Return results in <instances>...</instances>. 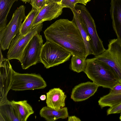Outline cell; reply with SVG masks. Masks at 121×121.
<instances>
[{
    "instance_id": "obj_1",
    "label": "cell",
    "mask_w": 121,
    "mask_h": 121,
    "mask_svg": "<svg viewBox=\"0 0 121 121\" xmlns=\"http://www.w3.org/2000/svg\"><path fill=\"white\" fill-rule=\"evenodd\" d=\"M47 40L54 43L73 55L86 59V51L79 29L72 21L61 19L51 24L44 32Z\"/></svg>"
},
{
    "instance_id": "obj_2",
    "label": "cell",
    "mask_w": 121,
    "mask_h": 121,
    "mask_svg": "<svg viewBox=\"0 0 121 121\" xmlns=\"http://www.w3.org/2000/svg\"><path fill=\"white\" fill-rule=\"evenodd\" d=\"M86 60V64L84 72L99 86L111 89L119 83L115 72L106 64L95 57Z\"/></svg>"
},
{
    "instance_id": "obj_3",
    "label": "cell",
    "mask_w": 121,
    "mask_h": 121,
    "mask_svg": "<svg viewBox=\"0 0 121 121\" xmlns=\"http://www.w3.org/2000/svg\"><path fill=\"white\" fill-rule=\"evenodd\" d=\"M72 54L58 45L47 40L43 44L40 62L47 69L57 66L69 60Z\"/></svg>"
},
{
    "instance_id": "obj_4",
    "label": "cell",
    "mask_w": 121,
    "mask_h": 121,
    "mask_svg": "<svg viewBox=\"0 0 121 121\" xmlns=\"http://www.w3.org/2000/svg\"><path fill=\"white\" fill-rule=\"evenodd\" d=\"M25 9L23 5L17 8L9 23L3 30L0 31V46L3 51L9 49L12 40L19 32L22 22L26 17Z\"/></svg>"
},
{
    "instance_id": "obj_5",
    "label": "cell",
    "mask_w": 121,
    "mask_h": 121,
    "mask_svg": "<svg viewBox=\"0 0 121 121\" xmlns=\"http://www.w3.org/2000/svg\"><path fill=\"white\" fill-rule=\"evenodd\" d=\"M47 86L39 74L21 73L13 71L11 89L15 91L43 89Z\"/></svg>"
},
{
    "instance_id": "obj_6",
    "label": "cell",
    "mask_w": 121,
    "mask_h": 121,
    "mask_svg": "<svg viewBox=\"0 0 121 121\" xmlns=\"http://www.w3.org/2000/svg\"><path fill=\"white\" fill-rule=\"evenodd\" d=\"M75 8L82 17L91 41L93 55L98 56L105 50L97 34L94 19L85 5L76 4Z\"/></svg>"
},
{
    "instance_id": "obj_7",
    "label": "cell",
    "mask_w": 121,
    "mask_h": 121,
    "mask_svg": "<svg viewBox=\"0 0 121 121\" xmlns=\"http://www.w3.org/2000/svg\"><path fill=\"white\" fill-rule=\"evenodd\" d=\"M94 57L111 67L117 74L119 83H121V45L117 39L110 40L108 49Z\"/></svg>"
},
{
    "instance_id": "obj_8",
    "label": "cell",
    "mask_w": 121,
    "mask_h": 121,
    "mask_svg": "<svg viewBox=\"0 0 121 121\" xmlns=\"http://www.w3.org/2000/svg\"><path fill=\"white\" fill-rule=\"evenodd\" d=\"M42 23L33 27L31 30L25 35H21L19 32L12 40L7 54L9 60L16 59L20 62L23 52L29 42L37 33L42 30Z\"/></svg>"
},
{
    "instance_id": "obj_9",
    "label": "cell",
    "mask_w": 121,
    "mask_h": 121,
    "mask_svg": "<svg viewBox=\"0 0 121 121\" xmlns=\"http://www.w3.org/2000/svg\"><path fill=\"white\" fill-rule=\"evenodd\" d=\"M43 41L42 35L38 33L30 40L24 50L20 62L23 69H27L40 62Z\"/></svg>"
},
{
    "instance_id": "obj_10",
    "label": "cell",
    "mask_w": 121,
    "mask_h": 121,
    "mask_svg": "<svg viewBox=\"0 0 121 121\" xmlns=\"http://www.w3.org/2000/svg\"><path fill=\"white\" fill-rule=\"evenodd\" d=\"M0 104L8 100V93L11 89L14 70L9 60L4 58L0 63Z\"/></svg>"
},
{
    "instance_id": "obj_11",
    "label": "cell",
    "mask_w": 121,
    "mask_h": 121,
    "mask_svg": "<svg viewBox=\"0 0 121 121\" xmlns=\"http://www.w3.org/2000/svg\"><path fill=\"white\" fill-rule=\"evenodd\" d=\"M64 8L60 4L51 3L47 4L40 10L36 17L32 28L46 21H50L58 17L62 13Z\"/></svg>"
},
{
    "instance_id": "obj_12",
    "label": "cell",
    "mask_w": 121,
    "mask_h": 121,
    "mask_svg": "<svg viewBox=\"0 0 121 121\" xmlns=\"http://www.w3.org/2000/svg\"><path fill=\"white\" fill-rule=\"evenodd\" d=\"M99 87L93 82H87L80 83L73 88L71 98L75 102L85 100L94 95Z\"/></svg>"
},
{
    "instance_id": "obj_13",
    "label": "cell",
    "mask_w": 121,
    "mask_h": 121,
    "mask_svg": "<svg viewBox=\"0 0 121 121\" xmlns=\"http://www.w3.org/2000/svg\"><path fill=\"white\" fill-rule=\"evenodd\" d=\"M110 4L113 28L121 45V0H111Z\"/></svg>"
},
{
    "instance_id": "obj_14",
    "label": "cell",
    "mask_w": 121,
    "mask_h": 121,
    "mask_svg": "<svg viewBox=\"0 0 121 121\" xmlns=\"http://www.w3.org/2000/svg\"><path fill=\"white\" fill-rule=\"evenodd\" d=\"M73 16L72 21L79 29L83 38L86 51V57L93 54L92 45L91 39L89 36L84 22L81 16L75 8L71 9Z\"/></svg>"
},
{
    "instance_id": "obj_15",
    "label": "cell",
    "mask_w": 121,
    "mask_h": 121,
    "mask_svg": "<svg viewBox=\"0 0 121 121\" xmlns=\"http://www.w3.org/2000/svg\"><path fill=\"white\" fill-rule=\"evenodd\" d=\"M66 97L64 92L60 88L51 89L46 93L47 105L55 109L63 108L65 106Z\"/></svg>"
},
{
    "instance_id": "obj_16",
    "label": "cell",
    "mask_w": 121,
    "mask_h": 121,
    "mask_svg": "<svg viewBox=\"0 0 121 121\" xmlns=\"http://www.w3.org/2000/svg\"><path fill=\"white\" fill-rule=\"evenodd\" d=\"M39 114L48 121H54L60 118L65 119L68 117V110L66 107L55 109L47 106H45L40 110Z\"/></svg>"
},
{
    "instance_id": "obj_17",
    "label": "cell",
    "mask_w": 121,
    "mask_h": 121,
    "mask_svg": "<svg viewBox=\"0 0 121 121\" xmlns=\"http://www.w3.org/2000/svg\"><path fill=\"white\" fill-rule=\"evenodd\" d=\"M0 121H20L16 108L11 101L0 104Z\"/></svg>"
},
{
    "instance_id": "obj_18",
    "label": "cell",
    "mask_w": 121,
    "mask_h": 121,
    "mask_svg": "<svg viewBox=\"0 0 121 121\" xmlns=\"http://www.w3.org/2000/svg\"><path fill=\"white\" fill-rule=\"evenodd\" d=\"M98 103L101 108L111 107L121 103V91L111 89L108 94L100 98Z\"/></svg>"
},
{
    "instance_id": "obj_19",
    "label": "cell",
    "mask_w": 121,
    "mask_h": 121,
    "mask_svg": "<svg viewBox=\"0 0 121 121\" xmlns=\"http://www.w3.org/2000/svg\"><path fill=\"white\" fill-rule=\"evenodd\" d=\"M17 111L20 121H26L29 117L34 113L31 105L26 100L11 101Z\"/></svg>"
},
{
    "instance_id": "obj_20",
    "label": "cell",
    "mask_w": 121,
    "mask_h": 121,
    "mask_svg": "<svg viewBox=\"0 0 121 121\" xmlns=\"http://www.w3.org/2000/svg\"><path fill=\"white\" fill-rule=\"evenodd\" d=\"M18 0H0V31L6 26L7 17L13 3Z\"/></svg>"
},
{
    "instance_id": "obj_21",
    "label": "cell",
    "mask_w": 121,
    "mask_h": 121,
    "mask_svg": "<svg viewBox=\"0 0 121 121\" xmlns=\"http://www.w3.org/2000/svg\"><path fill=\"white\" fill-rule=\"evenodd\" d=\"M39 11L32 8L31 10L28 13L22 23L19 32L22 35H25L29 32L32 28V25Z\"/></svg>"
},
{
    "instance_id": "obj_22",
    "label": "cell",
    "mask_w": 121,
    "mask_h": 121,
    "mask_svg": "<svg viewBox=\"0 0 121 121\" xmlns=\"http://www.w3.org/2000/svg\"><path fill=\"white\" fill-rule=\"evenodd\" d=\"M86 64V59L77 56L72 55L70 67L72 70L78 73L84 72Z\"/></svg>"
},
{
    "instance_id": "obj_23",
    "label": "cell",
    "mask_w": 121,
    "mask_h": 121,
    "mask_svg": "<svg viewBox=\"0 0 121 121\" xmlns=\"http://www.w3.org/2000/svg\"><path fill=\"white\" fill-rule=\"evenodd\" d=\"M30 2L32 8L39 11L47 4L46 0H30Z\"/></svg>"
},
{
    "instance_id": "obj_24",
    "label": "cell",
    "mask_w": 121,
    "mask_h": 121,
    "mask_svg": "<svg viewBox=\"0 0 121 121\" xmlns=\"http://www.w3.org/2000/svg\"><path fill=\"white\" fill-rule=\"evenodd\" d=\"M80 3L79 0H62L60 3L61 6L63 8H67L71 9L75 8L77 3Z\"/></svg>"
},
{
    "instance_id": "obj_25",
    "label": "cell",
    "mask_w": 121,
    "mask_h": 121,
    "mask_svg": "<svg viewBox=\"0 0 121 121\" xmlns=\"http://www.w3.org/2000/svg\"><path fill=\"white\" fill-rule=\"evenodd\" d=\"M121 112V103L110 107L107 110V115L110 114L118 113Z\"/></svg>"
},
{
    "instance_id": "obj_26",
    "label": "cell",
    "mask_w": 121,
    "mask_h": 121,
    "mask_svg": "<svg viewBox=\"0 0 121 121\" xmlns=\"http://www.w3.org/2000/svg\"><path fill=\"white\" fill-rule=\"evenodd\" d=\"M68 121H80L81 120L79 118L74 116L68 117Z\"/></svg>"
},
{
    "instance_id": "obj_27",
    "label": "cell",
    "mask_w": 121,
    "mask_h": 121,
    "mask_svg": "<svg viewBox=\"0 0 121 121\" xmlns=\"http://www.w3.org/2000/svg\"><path fill=\"white\" fill-rule=\"evenodd\" d=\"M62 0H46L47 4L51 3H56L60 4Z\"/></svg>"
},
{
    "instance_id": "obj_28",
    "label": "cell",
    "mask_w": 121,
    "mask_h": 121,
    "mask_svg": "<svg viewBox=\"0 0 121 121\" xmlns=\"http://www.w3.org/2000/svg\"><path fill=\"white\" fill-rule=\"evenodd\" d=\"M80 3L86 5L87 3L90 1L91 0H79Z\"/></svg>"
},
{
    "instance_id": "obj_29",
    "label": "cell",
    "mask_w": 121,
    "mask_h": 121,
    "mask_svg": "<svg viewBox=\"0 0 121 121\" xmlns=\"http://www.w3.org/2000/svg\"><path fill=\"white\" fill-rule=\"evenodd\" d=\"M40 98L41 100H44L46 99V96L45 95H42L40 96Z\"/></svg>"
},
{
    "instance_id": "obj_30",
    "label": "cell",
    "mask_w": 121,
    "mask_h": 121,
    "mask_svg": "<svg viewBox=\"0 0 121 121\" xmlns=\"http://www.w3.org/2000/svg\"><path fill=\"white\" fill-rule=\"evenodd\" d=\"M4 58H3V56L1 50V48L0 47V63L2 62L4 60Z\"/></svg>"
},
{
    "instance_id": "obj_31",
    "label": "cell",
    "mask_w": 121,
    "mask_h": 121,
    "mask_svg": "<svg viewBox=\"0 0 121 121\" xmlns=\"http://www.w3.org/2000/svg\"><path fill=\"white\" fill-rule=\"evenodd\" d=\"M24 2H29L30 1V0H20Z\"/></svg>"
},
{
    "instance_id": "obj_32",
    "label": "cell",
    "mask_w": 121,
    "mask_h": 121,
    "mask_svg": "<svg viewBox=\"0 0 121 121\" xmlns=\"http://www.w3.org/2000/svg\"><path fill=\"white\" fill-rule=\"evenodd\" d=\"M119 119L121 121V113L119 117Z\"/></svg>"
}]
</instances>
